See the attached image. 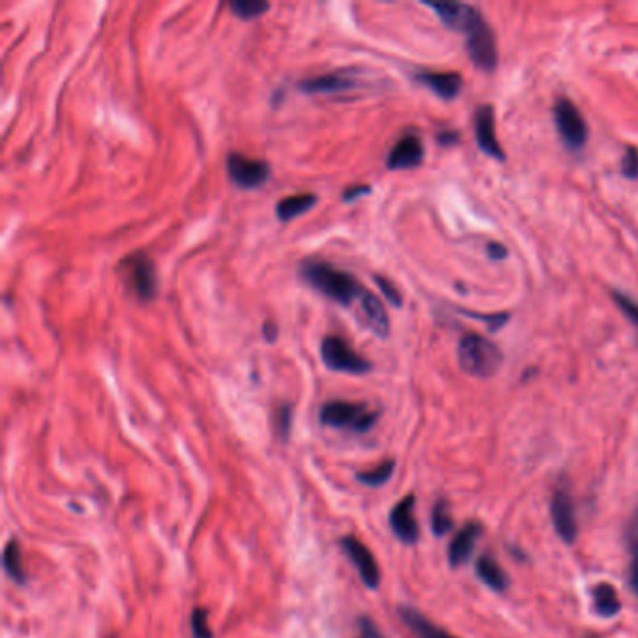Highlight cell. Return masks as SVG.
<instances>
[{"label": "cell", "mask_w": 638, "mask_h": 638, "mask_svg": "<svg viewBox=\"0 0 638 638\" xmlns=\"http://www.w3.org/2000/svg\"><path fill=\"white\" fill-rule=\"evenodd\" d=\"M300 276L309 286H313L317 293L339 305H352L354 302H360L365 294L363 285L352 274L336 268L330 262L315 259L305 261L300 266Z\"/></svg>", "instance_id": "6da1fadb"}, {"label": "cell", "mask_w": 638, "mask_h": 638, "mask_svg": "<svg viewBox=\"0 0 638 638\" xmlns=\"http://www.w3.org/2000/svg\"><path fill=\"white\" fill-rule=\"evenodd\" d=\"M460 369L476 378H489L496 375L501 365V352L498 346L479 334L462 336L457 348Z\"/></svg>", "instance_id": "7a4b0ae2"}, {"label": "cell", "mask_w": 638, "mask_h": 638, "mask_svg": "<svg viewBox=\"0 0 638 638\" xmlns=\"http://www.w3.org/2000/svg\"><path fill=\"white\" fill-rule=\"evenodd\" d=\"M319 419L326 427L348 429L356 435H363L375 427L378 412L371 410L365 402L327 401L322 404Z\"/></svg>", "instance_id": "3957f363"}, {"label": "cell", "mask_w": 638, "mask_h": 638, "mask_svg": "<svg viewBox=\"0 0 638 638\" xmlns=\"http://www.w3.org/2000/svg\"><path fill=\"white\" fill-rule=\"evenodd\" d=\"M320 356L327 369L348 375H365L373 369L369 360L358 354L341 336H326L320 344Z\"/></svg>", "instance_id": "277c9868"}, {"label": "cell", "mask_w": 638, "mask_h": 638, "mask_svg": "<svg viewBox=\"0 0 638 638\" xmlns=\"http://www.w3.org/2000/svg\"><path fill=\"white\" fill-rule=\"evenodd\" d=\"M133 294L141 302H150L158 294V272L156 264L146 253H131L120 262Z\"/></svg>", "instance_id": "5b68a950"}, {"label": "cell", "mask_w": 638, "mask_h": 638, "mask_svg": "<svg viewBox=\"0 0 638 638\" xmlns=\"http://www.w3.org/2000/svg\"><path fill=\"white\" fill-rule=\"evenodd\" d=\"M227 172L230 182L240 189H257L269 178V165L262 160L247 158L240 152H230L227 156Z\"/></svg>", "instance_id": "8992f818"}, {"label": "cell", "mask_w": 638, "mask_h": 638, "mask_svg": "<svg viewBox=\"0 0 638 638\" xmlns=\"http://www.w3.org/2000/svg\"><path fill=\"white\" fill-rule=\"evenodd\" d=\"M464 34H467V47L472 62L481 70H494L498 64V49L489 25L477 17L476 23Z\"/></svg>", "instance_id": "52a82bcc"}, {"label": "cell", "mask_w": 638, "mask_h": 638, "mask_svg": "<svg viewBox=\"0 0 638 638\" xmlns=\"http://www.w3.org/2000/svg\"><path fill=\"white\" fill-rule=\"evenodd\" d=\"M554 122L559 137L569 148L578 150L586 145L588 126L584 122V116L569 100H558L554 107Z\"/></svg>", "instance_id": "ba28073f"}, {"label": "cell", "mask_w": 638, "mask_h": 638, "mask_svg": "<svg viewBox=\"0 0 638 638\" xmlns=\"http://www.w3.org/2000/svg\"><path fill=\"white\" fill-rule=\"evenodd\" d=\"M341 549L348 556V559H351L352 566L358 569L363 584L369 590H377L380 586V569L369 547H367L358 537L346 535L341 539Z\"/></svg>", "instance_id": "9c48e42d"}, {"label": "cell", "mask_w": 638, "mask_h": 638, "mask_svg": "<svg viewBox=\"0 0 638 638\" xmlns=\"http://www.w3.org/2000/svg\"><path fill=\"white\" fill-rule=\"evenodd\" d=\"M551 515L558 537L566 541L568 545H571L576 539V511H575V501L566 487H558L552 501H551Z\"/></svg>", "instance_id": "30bf717a"}, {"label": "cell", "mask_w": 638, "mask_h": 638, "mask_svg": "<svg viewBox=\"0 0 638 638\" xmlns=\"http://www.w3.org/2000/svg\"><path fill=\"white\" fill-rule=\"evenodd\" d=\"M416 498L414 494L404 496L390 513V526L399 541L404 545H416L419 539V525L414 517Z\"/></svg>", "instance_id": "8fae6325"}, {"label": "cell", "mask_w": 638, "mask_h": 638, "mask_svg": "<svg viewBox=\"0 0 638 638\" xmlns=\"http://www.w3.org/2000/svg\"><path fill=\"white\" fill-rule=\"evenodd\" d=\"M425 150L423 143L418 135H402V137L394 145V148L388 153V160L385 165L392 170H401V169H414L423 162Z\"/></svg>", "instance_id": "7c38bea8"}, {"label": "cell", "mask_w": 638, "mask_h": 638, "mask_svg": "<svg viewBox=\"0 0 638 638\" xmlns=\"http://www.w3.org/2000/svg\"><path fill=\"white\" fill-rule=\"evenodd\" d=\"M476 124V139L481 150L489 153L494 160H504V150H501L498 139H496V129H494V111L491 105H481L476 111L474 116Z\"/></svg>", "instance_id": "4fadbf2b"}, {"label": "cell", "mask_w": 638, "mask_h": 638, "mask_svg": "<svg viewBox=\"0 0 638 638\" xmlns=\"http://www.w3.org/2000/svg\"><path fill=\"white\" fill-rule=\"evenodd\" d=\"M481 534H483V526L479 522H468V525H464L453 535L448 549V559L452 568H460L468 562Z\"/></svg>", "instance_id": "5bb4252c"}, {"label": "cell", "mask_w": 638, "mask_h": 638, "mask_svg": "<svg viewBox=\"0 0 638 638\" xmlns=\"http://www.w3.org/2000/svg\"><path fill=\"white\" fill-rule=\"evenodd\" d=\"M429 8L436 12L440 21L448 29L460 32H467L476 23V19L481 17L476 8L460 3H431Z\"/></svg>", "instance_id": "9a60e30c"}, {"label": "cell", "mask_w": 638, "mask_h": 638, "mask_svg": "<svg viewBox=\"0 0 638 638\" xmlns=\"http://www.w3.org/2000/svg\"><path fill=\"white\" fill-rule=\"evenodd\" d=\"M358 85L352 75H348L346 71H334V73H324L319 77H311V79H303L298 87L305 94H332V92H346Z\"/></svg>", "instance_id": "2e32d148"}, {"label": "cell", "mask_w": 638, "mask_h": 638, "mask_svg": "<svg viewBox=\"0 0 638 638\" xmlns=\"http://www.w3.org/2000/svg\"><path fill=\"white\" fill-rule=\"evenodd\" d=\"M416 79L423 83L425 87H429L436 95H440L442 100H453L457 98V94L460 92L462 87V77L459 73L448 71H419L416 75Z\"/></svg>", "instance_id": "e0dca14e"}, {"label": "cell", "mask_w": 638, "mask_h": 638, "mask_svg": "<svg viewBox=\"0 0 638 638\" xmlns=\"http://www.w3.org/2000/svg\"><path fill=\"white\" fill-rule=\"evenodd\" d=\"M360 305H361V313L365 317V322L371 327V332L382 339L388 337L390 336V319H388V313H385L384 303L378 300V296L369 293V290H365V294L360 300Z\"/></svg>", "instance_id": "ac0fdd59"}, {"label": "cell", "mask_w": 638, "mask_h": 638, "mask_svg": "<svg viewBox=\"0 0 638 638\" xmlns=\"http://www.w3.org/2000/svg\"><path fill=\"white\" fill-rule=\"evenodd\" d=\"M399 617L401 622L409 627L416 638H457L450 634L448 631H443L442 627L435 626L429 617H425L421 612H418L412 607H399Z\"/></svg>", "instance_id": "d6986e66"}, {"label": "cell", "mask_w": 638, "mask_h": 638, "mask_svg": "<svg viewBox=\"0 0 638 638\" xmlns=\"http://www.w3.org/2000/svg\"><path fill=\"white\" fill-rule=\"evenodd\" d=\"M317 203L319 197L315 193H296V195L285 197L276 204V216L281 223H288L294 218L305 214L307 210H311Z\"/></svg>", "instance_id": "ffe728a7"}, {"label": "cell", "mask_w": 638, "mask_h": 638, "mask_svg": "<svg viewBox=\"0 0 638 638\" xmlns=\"http://www.w3.org/2000/svg\"><path fill=\"white\" fill-rule=\"evenodd\" d=\"M476 573L481 578V583L494 592H506L510 586L506 571L498 566L493 556H481L476 562Z\"/></svg>", "instance_id": "44dd1931"}, {"label": "cell", "mask_w": 638, "mask_h": 638, "mask_svg": "<svg viewBox=\"0 0 638 638\" xmlns=\"http://www.w3.org/2000/svg\"><path fill=\"white\" fill-rule=\"evenodd\" d=\"M592 599H593V610L597 616L601 617H614L622 612V603L617 599V593L612 584H597L592 590Z\"/></svg>", "instance_id": "7402d4cb"}, {"label": "cell", "mask_w": 638, "mask_h": 638, "mask_svg": "<svg viewBox=\"0 0 638 638\" xmlns=\"http://www.w3.org/2000/svg\"><path fill=\"white\" fill-rule=\"evenodd\" d=\"M3 562H4V571L8 573V576L13 580L15 584L27 583V573L23 568V552H21V543H19V539L8 541L4 547Z\"/></svg>", "instance_id": "603a6c76"}, {"label": "cell", "mask_w": 638, "mask_h": 638, "mask_svg": "<svg viewBox=\"0 0 638 638\" xmlns=\"http://www.w3.org/2000/svg\"><path fill=\"white\" fill-rule=\"evenodd\" d=\"M394 470H395V460L388 459V460L380 462L378 467H375L371 470L360 472L356 477H358L360 483H363V485H367V487H382L384 483H388L392 479Z\"/></svg>", "instance_id": "cb8c5ba5"}, {"label": "cell", "mask_w": 638, "mask_h": 638, "mask_svg": "<svg viewBox=\"0 0 638 638\" xmlns=\"http://www.w3.org/2000/svg\"><path fill=\"white\" fill-rule=\"evenodd\" d=\"M453 526H455V522H453L448 501L446 500H438L435 504V508H433V513H431L433 534L436 537H442V535H446L448 532H452Z\"/></svg>", "instance_id": "d4e9b609"}, {"label": "cell", "mask_w": 638, "mask_h": 638, "mask_svg": "<svg viewBox=\"0 0 638 638\" xmlns=\"http://www.w3.org/2000/svg\"><path fill=\"white\" fill-rule=\"evenodd\" d=\"M228 8L236 17L244 19V21H251V19H257L266 13L269 10V4L259 3V0H232Z\"/></svg>", "instance_id": "484cf974"}, {"label": "cell", "mask_w": 638, "mask_h": 638, "mask_svg": "<svg viewBox=\"0 0 638 638\" xmlns=\"http://www.w3.org/2000/svg\"><path fill=\"white\" fill-rule=\"evenodd\" d=\"M191 636L193 638H214V631L208 626V610L195 607L189 616Z\"/></svg>", "instance_id": "4316f807"}, {"label": "cell", "mask_w": 638, "mask_h": 638, "mask_svg": "<svg viewBox=\"0 0 638 638\" xmlns=\"http://www.w3.org/2000/svg\"><path fill=\"white\" fill-rule=\"evenodd\" d=\"M290 427H293V406L281 404L276 412V431L281 436V440L288 438Z\"/></svg>", "instance_id": "83f0119b"}, {"label": "cell", "mask_w": 638, "mask_h": 638, "mask_svg": "<svg viewBox=\"0 0 638 638\" xmlns=\"http://www.w3.org/2000/svg\"><path fill=\"white\" fill-rule=\"evenodd\" d=\"M614 302L616 305L622 309V313L633 322L638 326V302L631 300L629 296L622 294V293H614Z\"/></svg>", "instance_id": "f1b7e54d"}, {"label": "cell", "mask_w": 638, "mask_h": 638, "mask_svg": "<svg viewBox=\"0 0 638 638\" xmlns=\"http://www.w3.org/2000/svg\"><path fill=\"white\" fill-rule=\"evenodd\" d=\"M375 281H377V285H378V288H380V293L384 294L385 300H388V302H390L392 305H395V307H401V305H402L401 293H399L397 286H395L392 281L384 279V278H380V276H375Z\"/></svg>", "instance_id": "f546056e"}, {"label": "cell", "mask_w": 638, "mask_h": 638, "mask_svg": "<svg viewBox=\"0 0 638 638\" xmlns=\"http://www.w3.org/2000/svg\"><path fill=\"white\" fill-rule=\"evenodd\" d=\"M622 172L624 177L629 180H636L638 178V150L629 146L626 150V156L622 160Z\"/></svg>", "instance_id": "4dcf8cb0"}, {"label": "cell", "mask_w": 638, "mask_h": 638, "mask_svg": "<svg viewBox=\"0 0 638 638\" xmlns=\"http://www.w3.org/2000/svg\"><path fill=\"white\" fill-rule=\"evenodd\" d=\"M626 541H627V547H629V551H631L633 554L638 552V510L634 511L631 522L627 525Z\"/></svg>", "instance_id": "1f68e13d"}, {"label": "cell", "mask_w": 638, "mask_h": 638, "mask_svg": "<svg viewBox=\"0 0 638 638\" xmlns=\"http://www.w3.org/2000/svg\"><path fill=\"white\" fill-rule=\"evenodd\" d=\"M358 626H360V631H361L363 638H384V634L378 631V627L375 626V622L371 620V617L361 616L358 620Z\"/></svg>", "instance_id": "d6a6232c"}, {"label": "cell", "mask_w": 638, "mask_h": 638, "mask_svg": "<svg viewBox=\"0 0 638 638\" xmlns=\"http://www.w3.org/2000/svg\"><path fill=\"white\" fill-rule=\"evenodd\" d=\"M369 191H371V187L365 186V184L351 186V187H346V189L343 191V201L352 203V201H356V199H360V197H365Z\"/></svg>", "instance_id": "836d02e7"}, {"label": "cell", "mask_w": 638, "mask_h": 638, "mask_svg": "<svg viewBox=\"0 0 638 638\" xmlns=\"http://www.w3.org/2000/svg\"><path fill=\"white\" fill-rule=\"evenodd\" d=\"M506 253H508V249H506L504 245H501V244H498V242H491V244L487 245V255H489L491 259H494V261L504 259Z\"/></svg>", "instance_id": "e575fe53"}, {"label": "cell", "mask_w": 638, "mask_h": 638, "mask_svg": "<svg viewBox=\"0 0 638 638\" xmlns=\"http://www.w3.org/2000/svg\"><path fill=\"white\" fill-rule=\"evenodd\" d=\"M629 583H631V590H633V593H634V595H638V552H634V554H633Z\"/></svg>", "instance_id": "d590c367"}, {"label": "cell", "mask_w": 638, "mask_h": 638, "mask_svg": "<svg viewBox=\"0 0 638 638\" xmlns=\"http://www.w3.org/2000/svg\"><path fill=\"white\" fill-rule=\"evenodd\" d=\"M262 336L268 343H274L278 339V326L274 320H266L262 326Z\"/></svg>", "instance_id": "8d00e7d4"}, {"label": "cell", "mask_w": 638, "mask_h": 638, "mask_svg": "<svg viewBox=\"0 0 638 638\" xmlns=\"http://www.w3.org/2000/svg\"><path fill=\"white\" fill-rule=\"evenodd\" d=\"M459 137H457V133L455 131H443V133H440V137H438V141L442 143V145H452V143H455Z\"/></svg>", "instance_id": "74e56055"}, {"label": "cell", "mask_w": 638, "mask_h": 638, "mask_svg": "<svg viewBox=\"0 0 638 638\" xmlns=\"http://www.w3.org/2000/svg\"><path fill=\"white\" fill-rule=\"evenodd\" d=\"M360 638H363V636H360Z\"/></svg>", "instance_id": "f35d334b"}]
</instances>
